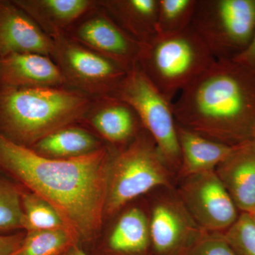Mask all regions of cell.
<instances>
[{
    "label": "cell",
    "instance_id": "ba28073f",
    "mask_svg": "<svg viewBox=\"0 0 255 255\" xmlns=\"http://www.w3.org/2000/svg\"><path fill=\"white\" fill-rule=\"evenodd\" d=\"M52 58L67 84L89 97L114 95L127 72L120 65L65 34L54 39Z\"/></svg>",
    "mask_w": 255,
    "mask_h": 255
},
{
    "label": "cell",
    "instance_id": "4fadbf2b",
    "mask_svg": "<svg viewBox=\"0 0 255 255\" xmlns=\"http://www.w3.org/2000/svg\"><path fill=\"white\" fill-rule=\"evenodd\" d=\"M240 213L255 209V140L235 145L215 169Z\"/></svg>",
    "mask_w": 255,
    "mask_h": 255
},
{
    "label": "cell",
    "instance_id": "d4e9b609",
    "mask_svg": "<svg viewBox=\"0 0 255 255\" xmlns=\"http://www.w3.org/2000/svg\"><path fill=\"white\" fill-rule=\"evenodd\" d=\"M223 233L237 255H255V225L248 213H241L237 221Z\"/></svg>",
    "mask_w": 255,
    "mask_h": 255
},
{
    "label": "cell",
    "instance_id": "7402d4cb",
    "mask_svg": "<svg viewBox=\"0 0 255 255\" xmlns=\"http://www.w3.org/2000/svg\"><path fill=\"white\" fill-rule=\"evenodd\" d=\"M21 208L22 230L26 232L57 229L72 231L54 206L24 188L21 194Z\"/></svg>",
    "mask_w": 255,
    "mask_h": 255
},
{
    "label": "cell",
    "instance_id": "5b68a950",
    "mask_svg": "<svg viewBox=\"0 0 255 255\" xmlns=\"http://www.w3.org/2000/svg\"><path fill=\"white\" fill-rule=\"evenodd\" d=\"M174 177L143 129L129 145L113 152L105 216H115L130 201L158 188L174 187Z\"/></svg>",
    "mask_w": 255,
    "mask_h": 255
},
{
    "label": "cell",
    "instance_id": "8fae6325",
    "mask_svg": "<svg viewBox=\"0 0 255 255\" xmlns=\"http://www.w3.org/2000/svg\"><path fill=\"white\" fill-rule=\"evenodd\" d=\"M95 9L72 28L68 36L128 71L138 63L142 44L99 5Z\"/></svg>",
    "mask_w": 255,
    "mask_h": 255
},
{
    "label": "cell",
    "instance_id": "2e32d148",
    "mask_svg": "<svg viewBox=\"0 0 255 255\" xmlns=\"http://www.w3.org/2000/svg\"><path fill=\"white\" fill-rule=\"evenodd\" d=\"M52 39L66 34L73 23L95 9L92 0H13Z\"/></svg>",
    "mask_w": 255,
    "mask_h": 255
},
{
    "label": "cell",
    "instance_id": "5bb4252c",
    "mask_svg": "<svg viewBox=\"0 0 255 255\" xmlns=\"http://www.w3.org/2000/svg\"><path fill=\"white\" fill-rule=\"evenodd\" d=\"M66 80L55 61L36 53L0 58V88L63 87Z\"/></svg>",
    "mask_w": 255,
    "mask_h": 255
},
{
    "label": "cell",
    "instance_id": "ffe728a7",
    "mask_svg": "<svg viewBox=\"0 0 255 255\" xmlns=\"http://www.w3.org/2000/svg\"><path fill=\"white\" fill-rule=\"evenodd\" d=\"M102 146L91 132L70 125L43 137L30 148L44 157L66 159L87 155Z\"/></svg>",
    "mask_w": 255,
    "mask_h": 255
},
{
    "label": "cell",
    "instance_id": "44dd1931",
    "mask_svg": "<svg viewBox=\"0 0 255 255\" xmlns=\"http://www.w3.org/2000/svg\"><path fill=\"white\" fill-rule=\"evenodd\" d=\"M78 242L69 229L30 231L11 255H64Z\"/></svg>",
    "mask_w": 255,
    "mask_h": 255
},
{
    "label": "cell",
    "instance_id": "6da1fadb",
    "mask_svg": "<svg viewBox=\"0 0 255 255\" xmlns=\"http://www.w3.org/2000/svg\"><path fill=\"white\" fill-rule=\"evenodd\" d=\"M112 155L102 146L75 158H49L0 134V171L54 206L79 241L102 228Z\"/></svg>",
    "mask_w": 255,
    "mask_h": 255
},
{
    "label": "cell",
    "instance_id": "277c9868",
    "mask_svg": "<svg viewBox=\"0 0 255 255\" xmlns=\"http://www.w3.org/2000/svg\"><path fill=\"white\" fill-rule=\"evenodd\" d=\"M216 58L190 27L170 35L157 34L142 44L138 64L169 101L205 73Z\"/></svg>",
    "mask_w": 255,
    "mask_h": 255
},
{
    "label": "cell",
    "instance_id": "f546056e",
    "mask_svg": "<svg viewBox=\"0 0 255 255\" xmlns=\"http://www.w3.org/2000/svg\"><path fill=\"white\" fill-rule=\"evenodd\" d=\"M248 214L251 216V219L253 220V223L255 225V209L251 211V212L248 213Z\"/></svg>",
    "mask_w": 255,
    "mask_h": 255
},
{
    "label": "cell",
    "instance_id": "7a4b0ae2",
    "mask_svg": "<svg viewBox=\"0 0 255 255\" xmlns=\"http://www.w3.org/2000/svg\"><path fill=\"white\" fill-rule=\"evenodd\" d=\"M179 125L226 145L253 139L255 73L233 60H216L172 102Z\"/></svg>",
    "mask_w": 255,
    "mask_h": 255
},
{
    "label": "cell",
    "instance_id": "30bf717a",
    "mask_svg": "<svg viewBox=\"0 0 255 255\" xmlns=\"http://www.w3.org/2000/svg\"><path fill=\"white\" fill-rule=\"evenodd\" d=\"M178 179V195L203 231L224 233L237 221L241 213L215 171Z\"/></svg>",
    "mask_w": 255,
    "mask_h": 255
},
{
    "label": "cell",
    "instance_id": "ac0fdd59",
    "mask_svg": "<svg viewBox=\"0 0 255 255\" xmlns=\"http://www.w3.org/2000/svg\"><path fill=\"white\" fill-rule=\"evenodd\" d=\"M97 4L141 44L157 36L158 0H102Z\"/></svg>",
    "mask_w": 255,
    "mask_h": 255
},
{
    "label": "cell",
    "instance_id": "603a6c76",
    "mask_svg": "<svg viewBox=\"0 0 255 255\" xmlns=\"http://www.w3.org/2000/svg\"><path fill=\"white\" fill-rule=\"evenodd\" d=\"M197 0H158L157 34L170 35L190 27Z\"/></svg>",
    "mask_w": 255,
    "mask_h": 255
},
{
    "label": "cell",
    "instance_id": "4316f807",
    "mask_svg": "<svg viewBox=\"0 0 255 255\" xmlns=\"http://www.w3.org/2000/svg\"><path fill=\"white\" fill-rule=\"evenodd\" d=\"M25 233L0 235V255H11L21 245Z\"/></svg>",
    "mask_w": 255,
    "mask_h": 255
},
{
    "label": "cell",
    "instance_id": "9c48e42d",
    "mask_svg": "<svg viewBox=\"0 0 255 255\" xmlns=\"http://www.w3.org/2000/svg\"><path fill=\"white\" fill-rule=\"evenodd\" d=\"M149 212L151 248L155 255H185L203 231L191 217L175 187H161Z\"/></svg>",
    "mask_w": 255,
    "mask_h": 255
},
{
    "label": "cell",
    "instance_id": "52a82bcc",
    "mask_svg": "<svg viewBox=\"0 0 255 255\" xmlns=\"http://www.w3.org/2000/svg\"><path fill=\"white\" fill-rule=\"evenodd\" d=\"M191 27L216 60L241 54L255 31V0H197Z\"/></svg>",
    "mask_w": 255,
    "mask_h": 255
},
{
    "label": "cell",
    "instance_id": "4dcf8cb0",
    "mask_svg": "<svg viewBox=\"0 0 255 255\" xmlns=\"http://www.w3.org/2000/svg\"><path fill=\"white\" fill-rule=\"evenodd\" d=\"M253 139H255V132H254V135H253Z\"/></svg>",
    "mask_w": 255,
    "mask_h": 255
},
{
    "label": "cell",
    "instance_id": "9a60e30c",
    "mask_svg": "<svg viewBox=\"0 0 255 255\" xmlns=\"http://www.w3.org/2000/svg\"><path fill=\"white\" fill-rule=\"evenodd\" d=\"M86 117L90 124L102 137L119 149L124 148L135 140L143 130L133 110L116 97L97 99Z\"/></svg>",
    "mask_w": 255,
    "mask_h": 255
},
{
    "label": "cell",
    "instance_id": "8992f818",
    "mask_svg": "<svg viewBox=\"0 0 255 255\" xmlns=\"http://www.w3.org/2000/svg\"><path fill=\"white\" fill-rule=\"evenodd\" d=\"M112 97L131 107L144 130L153 139L164 163L177 178L181 153L172 102L161 93L138 63L127 72Z\"/></svg>",
    "mask_w": 255,
    "mask_h": 255
},
{
    "label": "cell",
    "instance_id": "7c38bea8",
    "mask_svg": "<svg viewBox=\"0 0 255 255\" xmlns=\"http://www.w3.org/2000/svg\"><path fill=\"white\" fill-rule=\"evenodd\" d=\"M55 42L13 1L0 0V58L36 53L52 57Z\"/></svg>",
    "mask_w": 255,
    "mask_h": 255
},
{
    "label": "cell",
    "instance_id": "f1b7e54d",
    "mask_svg": "<svg viewBox=\"0 0 255 255\" xmlns=\"http://www.w3.org/2000/svg\"><path fill=\"white\" fill-rule=\"evenodd\" d=\"M65 255H87V253H85V252L82 251V250L80 249V248L78 246H73V248H70V250L66 253H65Z\"/></svg>",
    "mask_w": 255,
    "mask_h": 255
},
{
    "label": "cell",
    "instance_id": "d6986e66",
    "mask_svg": "<svg viewBox=\"0 0 255 255\" xmlns=\"http://www.w3.org/2000/svg\"><path fill=\"white\" fill-rule=\"evenodd\" d=\"M108 247L118 255H145L151 248L149 214L139 207L124 211L110 233Z\"/></svg>",
    "mask_w": 255,
    "mask_h": 255
},
{
    "label": "cell",
    "instance_id": "e0dca14e",
    "mask_svg": "<svg viewBox=\"0 0 255 255\" xmlns=\"http://www.w3.org/2000/svg\"><path fill=\"white\" fill-rule=\"evenodd\" d=\"M181 166L177 179L215 171L234 146L211 140L177 124Z\"/></svg>",
    "mask_w": 255,
    "mask_h": 255
},
{
    "label": "cell",
    "instance_id": "484cf974",
    "mask_svg": "<svg viewBox=\"0 0 255 255\" xmlns=\"http://www.w3.org/2000/svg\"><path fill=\"white\" fill-rule=\"evenodd\" d=\"M185 255H237L223 233L205 232Z\"/></svg>",
    "mask_w": 255,
    "mask_h": 255
},
{
    "label": "cell",
    "instance_id": "cb8c5ba5",
    "mask_svg": "<svg viewBox=\"0 0 255 255\" xmlns=\"http://www.w3.org/2000/svg\"><path fill=\"white\" fill-rule=\"evenodd\" d=\"M23 189L17 183L0 177V235L22 230Z\"/></svg>",
    "mask_w": 255,
    "mask_h": 255
},
{
    "label": "cell",
    "instance_id": "83f0119b",
    "mask_svg": "<svg viewBox=\"0 0 255 255\" xmlns=\"http://www.w3.org/2000/svg\"><path fill=\"white\" fill-rule=\"evenodd\" d=\"M233 60L255 73V31L246 49Z\"/></svg>",
    "mask_w": 255,
    "mask_h": 255
},
{
    "label": "cell",
    "instance_id": "3957f363",
    "mask_svg": "<svg viewBox=\"0 0 255 255\" xmlns=\"http://www.w3.org/2000/svg\"><path fill=\"white\" fill-rule=\"evenodd\" d=\"M91 98L63 87L0 88V134L26 147L86 117Z\"/></svg>",
    "mask_w": 255,
    "mask_h": 255
},
{
    "label": "cell",
    "instance_id": "1f68e13d",
    "mask_svg": "<svg viewBox=\"0 0 255 255\" xmlns=\"http://www.w3.org/2000/svg\"></svg>",
    "mask_w": 255,
    "mask_h": 255
}]
</instances>
